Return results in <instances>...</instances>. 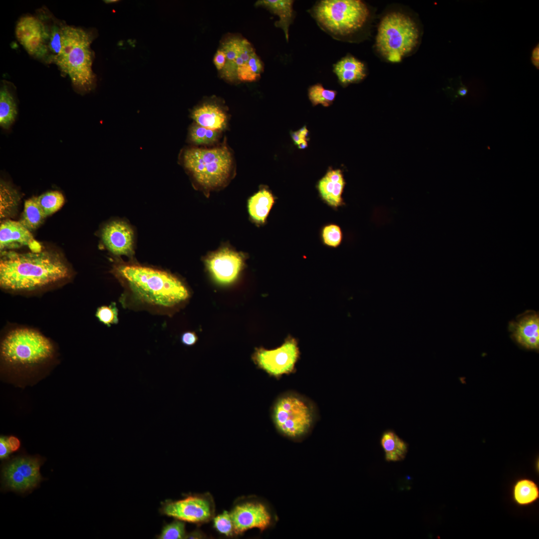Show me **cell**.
<instances>
[{"instance_id": "obj_44", "label": "cell", "mask_w": 539, "mask_h": 539, "mask_svg": "<svg viewBox=\"0 0 539 539\" xmlns=\"http://www.w3.org/2000/svg\"><path fill=\"white\" fill-rule=\"evenodd\" d=\"M298 131V132H299L302 139L303 140L307 141L306 138H307V135H308V130L306 129V127L305 126L303 127L301 129L299 130Z\"/></svg>"}, {"instance_id": "obj_1", "label": "cell", "mask_w": 539, "mask_h": 539, "mask_svg": "<svg viewBox=\"0 0 539 539\" xmlns=\"http://www.w3.org/2000/svg\"><path fill=\"white\" fill-rule=\"evenodd\" d=\"M71 270L57 253L0 252V285L6 290H35L70 278Z\"/></svg>"}, {"instance_id": "obj_5", "label": "cell", "mask_w": 539, "mask_h": 539, "mask_svg": "<svg viewBox=\"0 0 539 539\" xmlns=\"http://www.w3.org/2000/svg\"><path fill=\"white\" fill-rule=\"evenodd\" d=\"M419 37L418 27L409 16L399 11L390 12L379 22L375 47L387 61L397 63L416 48Z\"/></svg>"}, {"instance_id": "obj_36", "label": "cell", "mask_w": 539, "mask_h": 539, "mask_svg": "<svg viewBox=\"0 0 539 539\" xmlns=\"http://www.w3.org/2000/svg\"><path fill=\"white\" fill-rule=\"evenodd\" d=\"M96 316L99 320L108 326L118 322V310L115 303L110 305H104L98 307L96 312Z\"/></svg>"}, {"instance_id": "obj_12", "label": "cell", "mask_w": 539, "mask_h": 539, "mask_svg": "<svg viewBox=\"0 0 539 539\" xmlns=\"http://www.w3.org/2000/svg\"><path fill=\"white\" fill-rule=\"evenodd\" d=\"M160 512L176 520L193 523L206 522L213 514L209 501L198 496H190L182 500L163 503Z\"/></svg>"}, {"instance_id": "obj_45", "label": "cell", "mask_w": 539, "mask_h": 539, "mask_svg": "<svg viewBox=\"0 0 539 539\" xmlns=\"http://www.w3.org/2000/svg\"><path fill=\"white\" fill-rule=\"evenodd\" d=\"M467 92H468V89L465 86L460 87V88L458 90V94L459 95H460V96H464L466 95L467 94Z\"/></svg>"}, {"instance_id": "obj_9", "label": "cell", "mask_w": 539, "mask_h": 539, "mask_svg": "<svg viewBox=\"0 0 539 539\" xmlns=\"http://www.w3.org/2000/svg\"><path fill=\"white\" fill-rule=\"evenodd\" d=\"M44 460L39 456H20L2 466L3 489L19 493L29 492L42 481L39 470Z\"/></svg>"}, {"instance_id": "obj_32", "label": "cell", "mask_w": 539, "mask_h": 539, "mask_svg": "<svg viewBox=\"0 0 539 539\" xmlns=\"http://www.w3.org/2000/svg\"><path fill=\"white\" fill-rule=\"evenodd\" d=\"M63 26V24L61 23L54 22L49 27V36L48 49L49 54V62H53L60 52L62 47Z\"/></svg>"}, {"instance_id": "obj_2", "label": "cell", "mask_w": 539, "mask_h": 539, "mask_svg": "<svg viewBox=\"0 0 539 539\" xmlns=\"http://www.w3.org/2000/svg\"><path fill=\"white\" fill-rule=\"evenodd\" d=\"M114 272L126 287V292L139 305L156 309L174 307L189 296L184 284L172 274L136 265H122Z\"/></svg>"}, {"instance_id": "obj_8", "label": "cell", "mask_w": 539, "mask_h": 539, "mask_svg": "<svg viewBox=\"0 0 539 539\" xmlns=\"http://www.w3.org/2000/svg\"><path fill=\"white\" fill-rule=\"evenodd\" d=\"M274 423L283 435L297 438L306 433L312 424L313 413L303 399L292 395L280 397L272 411Z\"/></svg>"}, {"instance_id": "obj_31", "label": "cell", "mask_w": 539, "mask_h": 539, "mask_svg": "<svg viewBox=\"0 0 539 539\" xmlns=\"http://www.w3.org/2000/svg\"><path fill=\"white\" fill-rule=\"evenodd\" d=\"M336 93L335 90L325 89L319 83L310 86L308 91L309 99L313 106L320 104L329 106L335 99Z\"/></svg>"}, {"instance_id": "obj_43", "label": "cell", "mask_w": 539, "mask_h": 539, "mask_svg": "<svg viewBox=\"0 0 539 539\" xmlns=\"http://www.w3.org/2000/svg\"><path fill=\"white\" fill-rule=\"evenodd\" d=\"M291 135L293 140L297 145L301 141H303V140L302 139L298 131L292 132Z\"/></svg>"}, {"instance_id": "obj_6", "label": "cell", "mask_w": 539, "mask_h": 539, "mask_svg": "<svg viewBox=\"0 0 539 539\" xmlns=\"http://www.w3.org/2000/svg\"><path fill=\"white\" fill-rule=\"evenodd\" d=\"M183 158L185 168L206 189L223 186L230 176L233 159L226 146L213 149L189 148L184 151Z\"/></svg>"}, {"instance_id": "obj_16", "label": "cell", "mask_w": 539, "mask_h": 539, "mask_svg": "<svg viewBox=\"0 0 539 539\" xmlns=\"http://www.w3.org/2000/svg\"><path fill=\"white\" fill-rule=\"evenodd\" d=\"M27 246L31 252L42 251L41 245L33 238L31 232L19 221L3 220L0 225V250Z\"/></svg>"}, {"instance_id": "obj_18", "label": "cell", "mask_w": 539, "mask_h": 539, "mask_svg": "<svg viewBox=\"0 0 539 539\" xmlns=\"http://www.w3.org/2000/svg\"><path fill=\"white\" fill-rule=\"evenodd\" d=\"M102 241L113 254L128 256L133 251V233L125 223L115 221L106 225L102 231Z\"/></svg>"}, {"instance_id": "obj_27", "label": "cell", "mask_w": 539, "mask_h": 539, "mask_svg": "<svg viewBox=\"0 0 539 539\" xmlns=\"http://www.w3.org/2000/svg\"><path fill=\"white\" fill-rule=\"evenodd\" d=\"M17 115L16 105L13 96L6 85L0 90V125L8 128L14 122Z\"/></svg>"}, {"instance_id": "obj_40", "label": "cell", "mask_w": 539, "mask_h": 539, "mask_svg": "<svg viewBox=\"0 0 539 539\" xmlns=\"http://www.w3.org/2000/svg\"><path fill=\"white\" fill-rule=\"evenodd\" d=\"M197 339L196 335L192 332H185L181 337L182 342L187 346H191L195 344Z\"/></svg>"}, {"instance_id": "obj_35", "label": "cell", "mask_w": 539, "mask_h": 539, "mask_svg": "<svg viewBox=\"0 0 539 539\" xmlns=\"http://www.w3.org/2000/svg\"><path fill=\"white\" fill-rule=\"evenodd\" d=\"M323 242L331 247H337L341 243L342 233L340 227L335 224H329L324 226L321 231Z\"/></svg>"}, {"instance_id": "obj_46", "label": "cell", "mask_w": 539, "mask_h": 539, "mask_svg": "<svg viewBox=\"0 0 539 539\" xmlns=\"http://www.w3.org/2000/svg\"><path fill=\"white\" fill-rule=\"evenodd\" d=\"M299 148L301 149H305L307 146V141L303 140L297 144Z\"/></svg>"}, {"instance_id": "obj_29", "label": "cell", "mask_w": 539, "mask_h": 539, "mask_svg": "<svg viewBox=\"0 0 539 539\" xmlns=\"http://www.w3.org/2000/svg\"><path fill=\"white\" fill-rule=\"evenodd\" d=\"M263 62L255 52L237 70V78L241 81L252 82L258 79L263 72Z\"/></svg>"}, {"instance_id": "obj_14", "label": "cell", "mask_w": 539, "mask_h": 539, "mask_svg": "<svg viewBox=\"0 0 539 539\" xmlns=\"http://www.w3.org/2000/svg\"><path fill=\"white\" fill-rule=\"evenodd\" d=\"M206 264L216 280L229 283L237 278L244 263L239 253L224 249L210 255L206 260Z\"/></svg>"}, {"instance_id": "obj_13", "label": "cell", "mask_w": 539, "mask_h": 539, "mask_svg": "<svg viewBox=\"0 0 539 539\" xmlns=\"http://www.w3.org/2000/svg\"><path fill=\"white\" fill-rule=\"evenodd\" d=\"M234 532L240 534L257 528L262 531L270 525L271 517L265 506L259 503L247 502L235 507L230 513Z\"/></svg>"}, {"instance_id": "obj_30", "label": "cell", "mask_w": 539, "mask_h": 539, "mask_svg": "<svg viewBox=\"0 0 539 539\" xmlns=\"http://www.w3.org/2000/svg\"><path fill=\"white\" fill-rule=\"evenodd\" d=\"M38 203L47 217L55 213L63 205V194L58 191H50L37 197Z\"/></svg>"}, {"instance_id": "obj_11", "label": "cell", "mask_w": 539, "mask_h": 539, "mask_svg": "<svg viewBox=\"0 0 539 539\" xmlns=\"http://www.w3.org/2000/svg\"><path fill=\"white\" fill-rule=\"evenodd\" d=\"M15 34L29 54L49 62V26L42 19L28 15L21 17L16 24Z\"/></svg>"}, {"instance_id": "obj_4", "label": "cell", "mask_w": 539, "mask_h": 539, "mask_svg": "<svg viewBox=\"0 0 539 539\" xmlns=\"http://www.w3.org/2000/svg\"><path fill=\"white\" fill-rule=\"evenodd\" d=\"M51 342L39 332L28 328L11 330L3 339L0 357L9 367L25 369L34 368L50 360L53 356Z\"/></svg>"}, {"instance_id": "obj_33", "label": "cell", "mask_w": 539, "mask_h": 539, "mask_svg": "<svg viewBox=\"0 0 539 539\" xmlns=\"http://www.w3.org/2000/svg\"><path fill=\"white\" fill-rule=\"evenodd\" d=\"M219 131L211 130L197 124L193 125L190 130V139L196 144H211L218 139Z\"/></svg>"}, {"instance_id": "obj_19", "label": "cell", "mask_w": 539, "mask_h": 539, "mask_svg": "<svg viewBox=\"0 0 539 539\" xmlns=\"http://www.w3.org/2000/svg\"><path fill=\"white\" fill-rule=\"evenodd\" d=\"M345 181L340 170H329L318 184L322 199L328 205L337 208L343 205L342 194Z\"/></svg>"}, {"instance_id": "obj_34", "label": "cell", "mask_w": 539, "mask_h": 539, "mask_svg": "<svg viewBox=\"0 0 539 539\" xmlns=\"http://www.w3.org/2000/svg\"><path fill=\"white\" fill-rule=\"evenodd\" d=\"M159 539H181L186 538L185 524L177 520L163 527Z\"/></svg>"}, {"instance_id": "obj_37", "label": "cell", "mask_w": 539, "mask_h": 539, "mask_svg": "<svg viewBox=\"0 0 539 539\" xmlns=\"http://www.w3.org/2000/svg\"><path fill=\"white\" fill-rule=\"evenodd\" d=\"M215 528L220 533L226 536H231L234 532L233 522L230 514L224 512L218 515L214 520Z\"/></svg>"}, {"instance_id": "obj_23", "label": "cell", "mask_w": 539, "mask_h": 539, "mask_svg": "<svg viewBox=\"0 0 539 539\" xmlns=\"http://www.w3.org/2000/svg\"><path fill=\"white\" fill-rule=\"evenodd\" d=\"M380 444L384 451L386 461L398 462L405 458L408 451V444L393 430H387L383 432Z\"/></svg>"}, {"instance_id": "obj_10", "label": "cell", "mask_w": 539, "mask_h": 539, "mask_svg": "<svg viewBox=\"0 0 539 539\" xmlns=\"http://www.w3.org/2000/svg\"><path fill=\"white\" fill-rule=\"evenodd\" d=\"M298 356L299 350L295 340L289 338L274 349L256 348L252 359L259 368L271 376L279 377L293 371Z\"/></svg>"}, {"instance_id": "obj_15", "label": "cell", "mask_w": 539, "mask_h": 539, "mask_svg": "<svg viewBox=\"0 0 539 539\" xmlns=\"http://www.w3.org/2000/svg\"><path fill=\"white\" fill-rule=\"evenodd\" d=\"M512 339L523 347L531 350L539 348V315L528 310L509 323Z\"/></svg>"}, {"instance_id": "obj_28", "label": "cell", "mask_w": 539, "mask_h": 539, "mask_svg": "<svg viewBox=\"0 0 539 539\" xmlns=\"http://www.w3.org/2000/svg\"><path fill=\"white\" fill-rule=\"evenodd\" d=\"M513 497L518 504L528 505L539 498V490L534 481L529 479H522L514 486Z\"/></svg>"}, {"instance_id": "obj_20", "label": "cell", "mask_w": 539, "mask_h": 539, "mask_svg": "<svg viewBox=\"0 0 539 539\" xmlns=\"http://www.w3.org/2000/svg\"><path fill=\"white\" fill-rule=\"evenodd\" d=\"M192 117L196 124L211 130L219 131L226 125V114L215 104L207 103L197 107L193 111Z\"/></svg>"}, {"instance_id": "obj_39", "label": "cell", "mask_w": 539, "mask_h": 539, "mask_svg": "<svg viewBox=\"0 0 539 539\" xmlns=\"http://www.w3.org/2000/svg\"><path fill=\"white\" fill-rule=\"evenodd\" d=\"M9 446L8 438L5 437H1L0 439V458L4 459L7 458L9 454L11 453Z\"/></svg>"}, {"instance_id": "obj_22", "label": "cell", "mask_w": 539, "mask_h": 539, "mask_svg": "<svg viewBox=\"0 0 539 539\" xmlns=\"http://www.w3.org/2000/svg\"><path fill=\"white\" fill-rule=\"evenodd\" d=\"M291 0H258L256 6H263L279 17L275 23L276 26L281 28L288 41V29L293 19V3Z\"/></svg>"}, {"instance_id": "obj_24", "label": "cell", "mask_w": 539, "mask_h": 539, "mask_svg": "<svg viewBox=\"0 0 539 539\" xmlns=\"http://www.w3.org/2000/svg\"><path fill=\"white\" fill-rule=\"evenodd\" d=\"M274 202L272 194L263 189L249 199L248 209L252 218L258 223H264Z\"/></svg>"}, {"instance_id": "obj_47", "label": "cell", "mask_w": 539, "mask_h": 539, "mask_svg": "<svg viewBox=\"0 0 539 539\" xmlns=\"http://www.w3.org/2000/svg\"><path fill=\"white\" fill-rule=\"evenodd\" d=\"M104 1L106 3H112V2H115V1H117V0H104Z\"/></svg>"}, {"instance_id": "obj_21", "label": "cell", "mask_w": 539, "mask_h": 539, "mask_svg": "<svg viewBox=\"0 0 539 539\" xmlns=\"http://www.w3.org/2000/svg\"><path fill=\"white\" fill-rule=\"evenodd\" d=\"M333 71L343 85L359 82L366 74L364 63L351 55H347L335 63Z\"/></svg>"}, {"instance_id": "obj_25", "label": "cell", "mask_w": 539, "mask_h": 539, "mask_svg": "<svg viewBox=\"0 0 539 539\" xmlns=\"http://www.w3.org/2000/svg\"><path fill=\"white\" fill-rule=\"evenodd\" d=\"M20 200L19 192L9 184L0 180V218L4 219L13 216Z\"/></svg>"}, {"instance_id": "obj_26", "label": "cell", "mask_w": 539, "mask_h": 539, "mask_svg": "<svg viewBox=\"0 0 539 539\" xmlns=\"http://www.w3.org/2000/svg\"><path fill=\"white\" fill-rule=\"evenodd\" d=\"M46 217L38 203L37 197H33L25 201L23 211L19 222L32 232L42 224Z\"/></svg>"}, {"instance_id": "obj_42", "label": "cell", "mask_w": 539, "mask_h": 539, "mask_svg": "<svg viewBox=\"0 0 539 539\" xmlns=\"http://www.w3.org/2000/svg\"><path fill=\"white\" fill-rule=\"evenodd\" d=\"M8 441L12 452L18 449L20 446V442L17 438L13 436H10L8 438Z\"/></svg>"}, {"instance_id": "obj_41", "label": "cell", "mask_w": 539, "mask_h": 539, "mask_svg": "<svg viewBox=\"0 0 539 539\" xmlns=\"http://www.w3.org/2000/svg\"><path fill=\"white\" fill-rule=\"evenodd\" d=\"M531 61L532 64L537 69H539V43H538L532 50Z\"/></svg>"}, {"instance_id": "obj_7", "label": "cell", "mask_w": 539, "mask_h": 539, "mask_svg": "<svg viewBox=\"0 0 539 539\" xmlns=\"http://www.w3.org/2000/svg\"><path fill=\"white\" fill-rule=\"evenodd\" d=\"M314 17L335 34L346 35L361 28L369 16L367 5L359 0H322L313 8Z\"/></svg>"}, {"instance_id": "obj_38", "label": "cell", "mask_w": 539, "mask_h": 539, "mask_svg": "<svg viewBox=\"0 0 539 539\" xmlns=\"http://www.w3.org/2000/svg\"><path fill=\"white\" fill-rule=\"evenodd\" d=\"M227 58L225 52L221 49H219L215 54L213 61L216 68L221 71L226 63Z\"/></svg>"}, {"instance_id": "obj_17", "label": "cell", "mask_w": 539, "mask_h": 539, "mask_svg": "<svg viewBox=\"0 0 539 539\" xmlns=\"http://www.w3.org/2000/svg\"><path fill=\"white\" fill-rule=\"evenodd\" d=\"M226 55V63L221 71V76L230 81L237 78L238 67L246 63L256 52L251 43L247 39L231 38L224 42L221 48Z\"/></svg>"}, {"instance_id": "obj_3", "label": "cell", "mask_w": 539, "mask_h": 539, "mask_svg": "<svg viewBox=\"0 0 539 539\" xmlns=\"http://www.w3.org/2000/svg\"><path fill=\"white\" fill-rule=\"evenodd\" d=\"M91 42V34L85 30L63 24L61 49L53 63L63 74L69 76L78 91L91 90L95 82Z\"/></svg>"}]
</instances>
